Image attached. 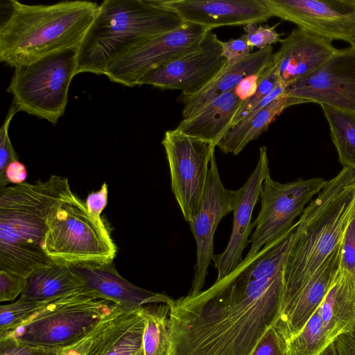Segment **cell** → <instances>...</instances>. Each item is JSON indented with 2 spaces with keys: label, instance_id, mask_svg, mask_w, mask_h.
<instances>
[{
  "label": "cell",
  "instance_id": "6da1fadb",
  "mask_svg": "<svg viewBox=\"0 0 355 355\" xmlns=\"http://www.w3.org/2000/svg\"><path fill=\"white\" fill-rule=\"evenodd\" d=\"M292 231L208 289L170 306L169 355H251L281 311Z\"/></svg>",
  "mask_w": 355,
  "mask_h": 355
},
{
  "label": "cell",
  "instance_id": "7a4b0ae2",
  "mask_svg": "<svg viewBox=\"0 0 355 355\" xmlns=\"http://www.w3.org/2000/svg\"><path fill=\"white\" fill-rule=\"evenodd\" d=\"M355 211V170L343 168L305 207L295 222L284 268L279 318L340 245Z\"/></svg>",
  "mask_w": 355,
  "mask_h": 355
},
{
  "label": "cell",
  "instance_id": "3957f363",
  "mask_svg": "<svg viewBox=\"0 0 355 355\" xmlns=\"http://www.w3.org/2000/svg\"><path fill=\"white\" fill-rule=\"evenodd\" d=\"M75 196L67 178L24 182L0 189V270L26 278L52 261L41 244L51 218Z\"/></svg>",
  "mask_w": 355,
  "mask_h": 355
},
{
  "label": "cell",
  "instance_id": "277c9868",
  "mask_svg": "<svg viewBox=\"0 0 355 355\" xmlns=\"http://www.w3.org/2000/svg\"><path fill=\"white\" fill-rule=\"evenodd\" d=\"M8 3L10 12L0 26V61L13 68L79 46L99 6L78 0L37 5L15 0Z\"/></svg>",
  "mask_w": 355,
  "mask_h": 355
},
{
  "label": "cell",
  "instance_id": "5b68a950",
  "mask_svg": "<svg viewBox=\"0 0 355 355\" xmlns=\"http://www.w3.org/2000/svg\"><path fill=\"white\" fill-rule=\"evenodd\" d=\"M162 0H105L78 49L76 74L103 75L125 52L184 24Z\"/></svg>",
  "mask_w": 355,
  "mask_h": 355
},
{
  "label": "cell",
  "instance_id": "8992f818",
  "mask_svg": "<svg viewBox=\"0 0 355 355\" xmlns=\"http://www.w3.org/2000/svg\"><path fill=\"white\" fill-rule=\"evenodd\" d=\"M119 306L94 291H81L50 301L10 335L26 343L62 349L76 343Z\"/></svg>",
  "mask_w": 355,
  "mask_h": 355
},
{
  "label": "cell",
  "instance_id": "52a82bcc",
  "mask_svg": "<svg viewBox=\"0 0 355 355\" xmlns=\"http://www.w3.org/2000/svg\"><path fill=\"white\" fill-rule=\"evenodd\" d=\"M41 248L52 262L69 266L110 263L117 250L102 219L76 196L51 218Z\"/></svg>",
  "mask_w": 355,
  "mask_h": 355
},
{
  "label": "cell",
  "instance_id": "ba28073f",
  "mask_svg": "<svg viewBox=\"0 0 355 355\" xmlns=\"http://www.w3.org/2000/svg\"><path fill=\"white\" fill-rule=\"evenodd\" d=\"M78 46L14 68L7 92L19 111L55 125L64 114L76 75Z\"/></svg>",
  "mask_w": 355,
  "mask_h": 355
},
{
  "label": "cell",
  "instance_id": "9c48e42d",
  "mask_svg": "<svg viewBox=\"0 0 355 355\" xmlns=\"http://www.w3.org/2000/svg\"><path fill=\"white\" fill-rule=\"evenodd\" d=\"M327 182L322 178H313L280 183L268 175L263 184L261 209L252 223L255 230L249 240L250 248L245 259L252 257L263 246L291 230L306 205Z\"/></svg>",
  "mask_w": 355,
  "mask_h": 355
},
{
  "label": "cell",
  "instance_id": "30bf717a",
  "mask_svg": "<svg viewBox=\"0 0 355 355\" xmlns=\"http://www.w3.org/2000/svg\"><path fill=\"white\" fill-rule=\"evenodd\" d=\"M162 144L168 164L171 190L186 221L198 211L216 146L184 135L176 129L166 130Z\"/></svg>",
  "mask_w": 355,
  "mask_h": 355
},
{
  "label": "cell",
  "instance_id": "8fae6325",
  "mask_svg": "<svg viewBox=\"0 0 355 355\" xmlns=\"http://www.w3.org/2000/svg\"><path fill=\"white\" fill-rule=\"evenodd\" d=\"M209 29L184 21L175 30L137 44L110 63L104 75L110 81L136 86L150 71L196 49Z\"/></svg>",
  "mask_w": 355,
  "mask_h": 355
},
{
  "label": "cell",
  "instance_id": "7c38bea8",
  "mask_svg": "<svg viewBox=\"0 0 355 355\" xmlns=\"http://www.w3.org/2000/svg\"><path fill=\"white\" fill-rule=\"evenodd\" d=\"M288 106L316 103L355 113V49H338L322 65L286 88Z\"/></svg>",
  "mask_w": 355,
  "mask_h": 355
},
{
  "label": "cell",
  "instance_id": "4fadbf2b",
  "mask_svg": "<svg viewBox=\"0 0 355 355\" xmlns=\"http://www.w3.org/2000/svg\"><path fill=\"white\" fill-rule=\"evenodd\" d=\"M227 67L223 42L209 29L196 49L150 71L137 85L180 90V96L189 97L207 87Z\"/></svg>",
  "mask_w": 355,
  "mask_h": 355
},
{
  "label": "cell",
  "instance_id": "5bb4252c",
  "mask_svg": "<svg viewBox=\"0 0 355 355\" xmlns=\"http://www.w3.org/2000/svg\"><path fill=\"white\" fill-rule=\"evenodd\" d=\"M273 17L331 40L352 44L355 0H264Z\"/></svg>",
  "mask_w": 355,
  "mask_h": 355
},
{
  "label": "cell",
  "instance_id": "9a60e30c",
  "mask_svg": "<svg viewBox=\"0 0 355 355\" xmlns=\"http://www.w3.org/2000/svg\"><path fill=\"white\" fill-rule=\"evenodd\" d=\"M234 191L223 186L216 161L211 155L205 189L198 211L189 223L196 243L194 277L188 295L202 291L214 254V236L220 220L232 211Z\"/></svg>",
  "mask_w": 355,
  "mask_h": 355
},
{
  "label": "cell",
  "instance_id": "2e32d148",
  "mask_svg": "<svg viewBox=\"0 0 355 355\" xmlns=\"http://www.w3.org/2000/svg\"><path fill=\"white\" fill-rule=\"evenodd\" d=\"M270 175L267 148H259L257 164L245 183L234 191L232 231L224 251L214 254L212 260L217 269L216 281L226 277L243 261V252L249 243L253 229L251 222L254 207L261 193L266 178Z\"/></svg>",
  "mask_w": 355,
  "mask_h": 355
},
{
  "label": "cell",
  "instance_id": "e0dca14e",
  "mask_svg": "<svg viewBox=\"0 0 355 355\" xmlns=\"http://www.w3.org/2000/svg\"><path fill=\"white\" fill-rule=\"evenodd\" d=\"M140 309L117 308L73 345L81 355H145V320Z\"/></svg>",
  "mask_w": 355,
  "mask_h": 355
},
{
  "label": "cell",
  "instance_id": "ac0fdd59",
  "mask_svg": "<svg viewBox=\"0 0 355 355\" xmlns=\"http://www.w3.org/2000/svg\"><path fill=\"white\" fill-rule=\"evenodd\" d=\"M184 21L210 29L223 26H246L273 17L264 0H162Z\"/></svg>",
  "mask_w": 355,
  "mask_h": 355
},
{
  "label": "cell",
  "instance_id": "d6986e66",
  "mask_svg": "<svg viewBox=\"0 0 355 355\" xmlns=\"http://www.w3.org/2000/svg\"><path fill=\"white\" fill-rule=\"evenodd\" d=\"M280 43L272 60L277 65L280 84L286 88L319 68L338 50L331 40L299 27Z\"/></svg>",
  "mask_w": 355,
  "mask_h": 355
},
{
  "label": "cell",
  "instance_id": "ffe728a7",
  "mask_svg": "<svg viewBox=\"0 0 355 355\" xmlns=\"http://www.w3.org/2000/svg\"><path fill=\"white\" fill-rule=\"evenodd\" d=\"M71 270L85 282V286L103 298L116 304L124 311H135L150 304H166L174 300L168 296L138 287L122 277L112 263L77 264Z\"/></svg>",
  "mask_w": 355,
  "mask_h": 355
},
{
  "label": "cell",
  "instance_id": "44dd1931",
  "mask_svg": "<svg viewBox=\"0 0 355 355\" xmlns=\"http://www.w3.org/2000/svg\"><path fill=\"white\" fill-rule=\"evenodd\" d=\"M340 243L313 274L288 311L281 316L275 328L288 342L297 336L320 306L339 270Z\"/></svg>",
  "mask_w": 355,
  "mask_h": 355
},
{
  "label": "cell",
  "instance_id": "7402d4cb",
  "mask_svg": "<svg viewBox=\"0 0 355 355\" xmlns=\"http://www.w3.org/2000/svg\"><path fill=\"white\" fill-rule=\"evenodd\" d=\"M243 103L233 89L216 98L191 116L182 119L175 129L217 146L232 126Z\"/></svg>",
  "mask_w": 355,
  "mask_h": 355
},
{
  "label": "cell",
  "instance_id": "603a6c76",
  "mask_svg": "<svg viewBox=\"0 0 355 355\" xmlns=\"http://www.w3.org/2000/svg\"><path fill=\"white\" fill-rule=\"evenodd\" d=\"M272 46H269L250 53L242 61L227 67L197 94L189 97L180 96V101L184 104L183 119L191 116L216 98L234 89L245 77L263 73L272 62Z\"/></svg>",
  "mask_w": 355,
  "mask_h": 355
},
{
  "label": "cell",
  "instance_id": "cb8c5ba5",
  "mask_svg": "<svg viewBox=\"0 0 355 355\" xmlns=\"http://www.w3.org/2000/svg\"><path fill=\"white\" fill-rule=\"evenodd\" d=\"M318 309L331 343L347 332L355 320L354 279L340 270Z\"/></svg>",
  "mask_w": 355,
  "mask_h": 355
},
{
  "label": "cell",
  "instance_id": "d4e9b609",
  "mask_svg": "<svg viewBox=\"0 0 355 355\" xmlns=\"http://www.w3.org/2000/svg\"><path fill=\"white\" fill-rule=\"evenodd\" d=\"M85 288L84 281L69 266L54 262L39 268L26 278L20 297L35 301H51Z\"/></svg>",
  "mask_w": 355,
  "mask_h": 355
},
{
  "label": "cell",
  "instance_id": "484cf974",
  "mask_svg": "<svg viewBox=\"0 0 355 355\" xmlns=\"http://www.w3.org/2000/svg\"><path fill=\"white\" fill-rule=\"evenodd\" d=\"M289 107L286 94L281 96L256 114H250L231 127L217 146L224 153L238 155L252 141L257 139L269 125Z\"/></svg>",
  "mask_w": 355,
  "mask_h": 355
},
{
  "label": "cell",
  "instance_id": "4316f807",
  "mask_svg": "<svg viewBox=\"0 0 355 355\" xmlns=\"http://www.w3.org/2000/svg\"><path fill=\"white\" fill-rule=\"evenodd\" d=\"M140 309L145 320L143 338L145 355H169L170 306L166 304H150Z\"/></svg>",
  "mask_w": 355,
  "mask_h": 355
},
{
  "label": "cell",
  "instance_id": "83f0119b",
  "mask_svg": "<svg viewBox=\"0 0 355 355\" xmlns=\"http://www.w3.org/2000/svg\"><path fill=\"white\" fill-rule=\"evenodd\" d=\"M321 107L329 125L340 164L355 170V113L327 105Z\"/></svg>",
  "mask_w": 355,
  "mask_h": 355
},
{
  "label": "cell",
  "instance_id": "f1b7e54d",
  "mask_svg": "<svg viewBox=\"0 0 355 355\" xmlns=\"http://www.w3.org/2000/svg\"><path fill=\"white\" fill-rule=\"evenodd\" d=\"M331 343L317 309L301 331L286 342V355H319Z\"/></svg>",
  "mask_w": 355,
  "mask_h": 355
},
{
  "label": "cell",
  "instance_id": "f546056e",
  "mask_svg": "<svg viewBox=\"0 0 355 355\" xmlns=\"http://www.w3.org/2000/svg\"><path fill=\"white\" fill-rule=\"evenodd\" d=\"M50 301H35L20 297L0 306V334L10 332L42 309Z\"/></svg>",
  "mask_w": 355,
  "mask_h": 355
},
{
  "label": "cell",
  "instance_id": "4dcf8cb0",
  "mask_svg": "<svg viewBox=\"0 0 355 355\" xmlns=\"http://www.w3.org/2000/svg\"><path fill=\"white\" fill-rule=\"evenodd\" d=\"M279 85L281 84L278 67L272 60L259 81L256 93L243 102L234 119L232 126L251 113L259 103Z\"/></svg>",
  "mask_w": 355,
  "mask_h": 355
},
{
  "label": "cell",
  "instance_id": "1f68e13d",
  "mask_svg": "<svg viewBox=\"0 0 355 355\" xmlns=\"http://www.w3.org/2000/svg\"><path fill=\"white\" fill-rule=\"evenodd\" d=\"M19 110L12 102L0 130V189L7 187L10 182L6 177V169L12 162L18 160L17 155L11 144L8 129L13 116Z\"/></svg>",
  "mask_w": 355,
  "mask_h": 355
},
{
  "label": "cell",
  "instance_id": "d6a6232c",
  "mask_svg": "<svg viewBox=\"0 0 355 355\" xmlns=\"http://www.w3.org/2000/svg\"><path fill=\"white\" fill-rule=\"evenodd\" d=\"M60 349L21 341L10 335L0 336V355H60Z\"/></svg>",
  "mask_w": 355,
  "mask_h": 355
},
{
  "label": "cell",
  "instance_id": "836d02e7",
  "mask_svg": "<svg viewBox=\"0 0 355 355\" xmlns=\"http://www.w3.org/2000/svg\"><path fill=\"white\" fill-rule=\"evenodd\" d=\"M340 270L349 275L355 282V211L340 243Z\"/></svg>",
  "mask_w": 355,
  "mask_h": 355
},
{
  "label": "cell",
  "instance_id": "e575fe53",
  "mask_svg": "<svg viewBox=\"0 0 355 355\" xmlns=\"http://www.w3.org/2000/svg\"><path fill=\"white\" fill-rule=\"evenodd\" d=\"M244 31L251 49L257 47L262 49L282 41L281 35L276 31L275 26H261L254 23L245 26Z\"/></svg>",
  "mask_w": 355,
  "mask_h": 355
},
{
  "label": "cell",
  "instance_id": "d590c367",
  "mask_svg": "<svg viewBox=\"0 0 355 355\" xmlns=\"http://www.w3.org/2000/svg\"><path fill=\"white\" fill-rule=\"evenodd\" d=\"M26 286V278L4 270H0V301H12L21 295Z\"/></svg>",
  "mask_w": 355,
  "mask_h": 355
},
{
  "label": "cell",
  "instance_id": "8d00e7d4",
  "mask_svg": "<svg viewBox=\"0 0 355 355\" xmlns=\"http://www.w3.org/2000/svg\"><path fill=\"white\" fill-rule=\"evenodd\" d=\"M251 355H286V341L275 327H272Z\"/></svg>",
  "mask_w": 355,
  "mask_h": 355
},
{
  "label": "cell",
  "instance_id": "74e56055",
  "mask_svg": "<svg viewBox=\"0 0 355 355\" xmlns=\"http://www.w3.org/2000/svg\"><path fill=\"white\" fill-rule=\"evenodd\" d=\"M250 50L245 34L237 39L223 42V55L227 60V67L246 58L250 54Z\"/></svg>",
  "mask_w": 355,
  "mask_h": 355
},
{
  "label": "cell",
  "instance_id": "f35d334b",
  "mask_svg": "<svg viewBox=\"0 0 355 355\" xmlns=\"http://www.w3.org/2000/svg\"><path fill=\"white\" fill-rule=\"evenodd\" d=\"M107 185L104 182L98 191L89 193L85 202L88 211L98 219H101V214L107 205Z\"/></svg>",
  "mask_w": 355,
  "mask_h": 355
},
{
  "label": "cell",
  "instance_id": "ab89813d",
  "mask_svg": "<svg viewBox=\"0 0 355 355\" xmlns=\"http://www.w3.org/2000/svg\"><path fill=\"white\" fill-rule=\"evenodd\" d=\"M263 73L252 74L245 77L236 87L234 92L241 101H245L256 93L259 81Z\"/></svg>",
  "mask_w": 355,
  "mask_h": 355
},
{
  "label": "cell",
  "instance_id": "60d3db41",
  "mask_svg": "<svg viewBox=\"0 0 355 355\" xmlns=\"http://www.w3.org/2000/svg\"><path fill=\"white\" fill-rule=\"evenodd\" d=\"M27 171L24 164L19 160L10 163L6 169V177L10 183L21 184L25 182Z\"/></svg>",
  "mask_w": 355,
  "mask_h": 355
},
{
  "label": "cell",
  "instance_id": "b9f144b4",
  "mask_svg": "<svg viewBox=\"0 0 355 355\" xmlns=\"http://www.w3.org/2000/svg\"><path fill=\"white\" fill-rule=\"evenodd\" d=\"M334 343L337 355H355V341L347 333L338 336Z\"/></svg>",
  "mask_w": 355,
  "mask_h": 355
},
{
  "label": "cell",
  "instance_id": "7bdbcfd3",
  "mask_svg": "<svg viewBox=\"0 0 355 355\" xmlns=\"http://www.w3.org/2000/svg\"><path fill=\"white\" fill-rule=\"evenodd\" d=\"M319 355H337L334 342L331 343Z\"/></svg>",
  "mask_w": 355,
  "mask_h": 355
},
{
  "label": "cell",
  "instance_id": "ee69618b",
  "mask_svg": "<svg viewBox=\"0 0 355 355\" xmlns=\"http://www.w3.org/2000/svg\"><path fill=\"white\" fill-rule=\"evenodd\" d=\"M346 333L355 341V320Z\"/></svg>",
  "mask_w": 355,
  "mask_h": 355
},
{
  "label": "cell",
  "instance_id": "f6af8a7d",
  "mask_svg": "<svg viewBox=\"0 0 355 355\" xmlns=\"http://www.w3.org/2000/svg\"><path fill=\"white\" fill-rule=\"evenodd\" d=\"M350 46H352L355 49V38H354V42Z\"/></svg>",
  "mask_w": 355,
  "mask_h": 355
}]
</instances>
